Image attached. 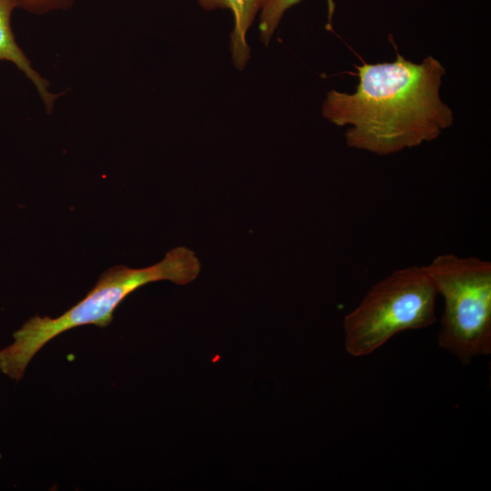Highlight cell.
Returning <instances> with one entry per match:
<instances>
[{
    "label": "cell",
    "mask_w": 491,
    "mask_h": 491,
    "mask_svg": "<svg viewBox=\"0 0 491 491\" xmlns=\"http://www.w3.org/2000/svg\"><path fill=\"white\" fill-rule=\"evenodd\" d=\"M356 67V91L332 90L322 105L329 122L350 125L349 147L387 155L430 142L452 125L453 112L439 95L446 70L434 56L414 63L397 54L393 62Z\"/></svg>",
    "instance_id": "6da1fadb"
},
{
    "label": "cell",
    "mask_w": 491,
    "mask_h": 491,
    "mask_svg": "<svg viewBox=\"0 0 491 491\" xmlns=\"http://www.w3.org/2000/svg\"><path fill=\"white\" fill-rule=\"evenodd\" d=\"M200 269L195 253L185 246L173 248L160 262L147 267L108 268L85 297L60 316H35L25 322L14 334L15 342L0 350L1 371L20 380L35 355L58 335L85 325L105 327L120 303L139 287L162 280L186 285L198 276Z\"/></svg>",
    "instance_id": "7a4b0ae2"
},
{
    "label": "cell",
    "mask_w": 491,
    "mask_h": 491,
    "mask_svg": "<svg viewBox=\"0 0 491 491\" xmlns=\"http://www.w3.org/2000/svg\"><path fill=\"white\" fill-rule=\"evenodd\" d=\"M423 266L444 299L438 346L464 365L490 355V261L443 254Z\"/></svg>",
    "instance_id": "3957f363"
},
{
    "label": "cell",
    "mask_w": 491,
    "mask_h": 491,
    "mask_svg": "<svg viewBox=\"0 0 491 491\" xmlns=\"http://www.w3.org/2000/svg\"><path fill=\"white\" fill-rule=\"evenodd\" d=\"M438 296L424 266L396 269L376 283L344 318L345 348L367 356L396 334L436 321Z\"/></svg>",
    "instance_id": "277c9868"
},
{
    "label": "cell",
    "mask_w": 491,
    "mask_h": 491,
    "mask_svg": "<svg viewBox=\"0 0 491 491\" xmlns=\"http://www.w3.org/2000/svg\"><path fill=\"white\" fill-rule=\"evenodd\" d=\"M16 7H19V0H0V61L11 62L24 73L35 86L46 112L51 114L62 93L49 91V82L33 68L31 61L17 45L11 26L12 13Z\"/></svg>",
    "instance_id": "5b68a950"
},
{
    "label": "cell",
    "mask_w": 491,
    "mask_h": 491,
    "mask_svg": "<svg viewBox=\"0 0 491 491\" xmlns=\"http://www.w3.org/2000/svg\"><path fill=\"white\" fill-rule=\"evenodd\" d=\"M205 10L230 9L234 15V28L231 33V55L234 65L239 70L246 65L250 56V47L246 42L248 28L260 12L264 0H198Z\"/></svg>",
    "instance_id": "8992f818"
},
{
    "label": "cell",
    "mask_w": 491,
    "mask_h": 491,
    "mask_svg": "<svg viewBox=\"0 0 491 491\" xmlns=\"http://www.w3.org/2000/svg\"><path fill=\"white\" fill-rule=\"evenodd\" d=\"M301 0H264L260 10L259 34L261 41L268 45L271 36L277 28L283 15L292 6L300 3ZM329 10V20L335 11L333 0H326Z\"/></svg>",
    "instance_id": "52a82bcc"
},
{
    "label": "cell",
    "mask_w": 491,
    "mask_h": 491,
    "mask_svg": "<svg viewBox=\"0 0 491 491\" xmlns=\"http://www.w3.org/2000/svg\"><path fill=\"white\" fill-rule=\"evenodd\" d=\"M75 0H19V8L43 15L54 11L67 10Z\"/></svg>",
    "instance_id": "ba28073f"
}]
</instances>
